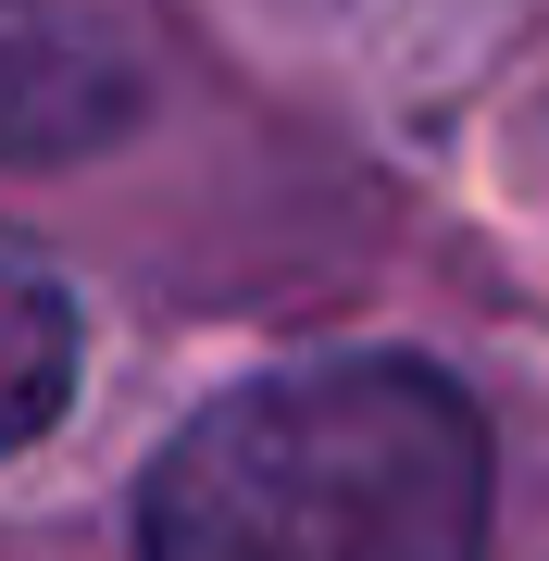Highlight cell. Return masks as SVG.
Returning a JSON list of instances; mask_svg holds the SVG:
<instances>
[{
    "mask_svg": "<svg viewBox=\"0 0 549 561\" xmlns=\"http://www.w3.org/2000/svg\"><path fill=\"white\" fill-rule=\"evenodd\" d=\"M488 424L437 362L363 350L213 400L150 461V561H474Z\"/></svg>",
    "mask_w": 549,
    "mask_h": 561,
    "instance_id": "1",
    "label": "cell"
},
{
    "mask_svg": "<svg viewBox=\"0 0 549 561\" xmlns=\"http://www.w3.org/2000/svg\"><path fill=\"white\" fill-rule=\"evenodd\" d=\"M150 101V0H0V162L101 150Z\"/></svg>",
    "mask_w": 549,
    "mask_h": 561,
    "instance_id": "2",
    "label": "cell"
},
{
    "mask_svg": "<svg viewBox=\"0 0 549 561\" xmlns=\"http://www.w3.org/2000/svg\"><path fill=\"white\" fill-rule=\"evenodd\" d=\"M62 387H76V312L38 262H0V449L50 437Z\"/></svg>",
    "mask_w": 549,
    "mask_h": 561,
    "instance_id": "3",
    "label": "cell"
}]
</instances>
